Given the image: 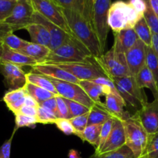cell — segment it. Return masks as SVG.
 Masks as SVG:
<instances>
[{
	"label": "cell",
	"instance_id": "11",
	"mask_svg": "<svg viewBox=\"0 0 158 158\" xmlns=\"http://www.w3.org/2000/svg\"><path fill=\"white\" fill-rule=\"evenodd\" d=\"M50 80L60 97L81 103L89 109L96 105L79 84L54 79H50Z\"/></svg>",
	"mask_w": 158,
	"mask_h": 158
},
{
	"label": "cell",
	"instance_id": "26",
	"mask_svg": "<svg viewBox=\"0 0 158 158\" xmlns=\"http://www.w3.org/2000/svg\"><path fill=\"white\" fill-rule=\"evenodd\" d=\"M102 125H87L82 132L78 133L76 136L80 137L83 141H86L89 144L93 145L96 150L98 148Z\"/></svg>",
	"mask_w": 158,
	"mask_h": 158
},
{
	"label": "cell",
	"instance_id": "16",
	"mask_svg": "<svg viewBox=\"0 0 158 158\" xmlns=\"http://www.w3.org/2000/svg\"><path fill=\"white\" fill-rule=\"evenodd\" d=\"M123 145H125V133L123 122L121 119L114 117L112 131L101 149L97 154H101L110 152V151L119 149Z\"/></svg>",
	"mask_w": 158,
	"mask_h": 158
},
{
	"label": "cell",
	"instance_id": "1",
	"mask_svg": "<svg viewBox=\"0 0 158 158\" xmlns=\"http://www.w3.org/2000/svg\"><path fill=\"white\" fill-rule=\"evenodd\" d=\"M62 12L73 36L90 52L92 56L97 57L103 54L90 23L81 14L72 9L62 8Z\"/></svg>",
	"mask_w": 158,
	"mask_h": 158
},
{
	"label": "cell",
	"instance_id": "36",
	"mask_svg": "<svg viewBox=\"0 0 158 158\" xmlns=\"http://www.w3.org/2000/svg\"><path fill=\"white\" fill-rule=\"evenodd\" d=\"M39 123L42 124H54L57 117L56 114L49 110L39 106L37 107V117Z\"/></svg>",
	"mask_w": 158,
	"mask_h": 158
},
{
	"label": "cell",
	"instance_id": "38",
	"mask_svg": "<svg viewBox=\"0 0 158 158\" xmlns=\"http://www.w3.org/2000/svg\"><path fill=\"white\" fill-rule=\"evenodd\" d=\"M14 115H15V130H18L21 127H34L37 123H39V120L36 117L23 115L20 113H17Z\"/></svg>",
	"mask_w": 158,
	"mask_h": 158
},
{
	"label": "cell",
	"instance_id": "47",
	"mask_svg": "<svg viewBox=\"0 0 158 158\" xmlns=\"http://www.w3.org/2000/svg\"><path fill=\"white\" fill-rule=\"evenodd\" d=\"M56 97H52V98L49 99V100H46V101L43 102L42 103H40V106H43V107L46 108V109L49 110L52 112H53L54 114H56L57 111V103H56ZM57 116V114H56Z\"/></svg>",
	"mask_w": 158,
	"mask_h": 158
},
{
	"label": "cell",
	"instance_id": "8",
	"mask_svg": "<svg viewBox=\"0 0 158 158\" xmlns=\"http://www.w3.org/2000/svg\"><path fill=\"white\" fill-rule=\"evenodd\" d=\"M50 63L67 71L80 80H93L99 77H107L102 69L94 63L93 57L86 61Z\"/></svg>",
	"mask_w": 158,
	"mask_h": 158
},
{
	"label": "cell",
	"instance_id": "45",
	"mask_svg": "<svg viewBox=\"0 0 158 158\" xmlns=\"http://www.w3.org/2000/svg\"><path fill=\"white\" fill-rule=\"evenodd\" d=\"M16 131L17 130H15L14 128V131L12 132L10 138L6 140V141H5L3 143V144L0 147V158H10L11 147H12V139H13L14 134H15Z\"/></svg>",
	"mask_w": 158,
	"mask_h": 158
},
{
	"label": "cell",
	"instance_id": "31",
	"mask_svg": "<svg viewBox=\"0 0 158 158\" xmlns=\"http://www.w3.org/2000/svg\"><path fill=\"white\" fill-rule=\"evenodd\" d=\"M89 158H137L133 154L131 150L127 146L126 144L123 145L119 149L115 151H110V152L105 153L101 154H93Z\"/></svg>",
	"mask_w": 158,
	"mask_h": 158
},
{
	"label": "cell",
	"instance_id": "48",
	"mask_svg": "<svg viewBox=\"0 0 158 158\" xmlns=\"http://www.w3.org/2000/svg\"><path fill=\"white\" fill-rule=\"evenodd\" d=\"M18 113L23 114V115L29 116V117H37V108L32 107V106H25L23 105L21 108H20L19 111Z\"/></svg>",
	"mask_w": 158,
	"mask_h": 158
},
{
	"label": "cell",
	"instance_id": "52",
	"mask_svg": "<svg viewBox=\"0 0 158 158\" xmlns=\"http://www.w3.org/2000/svg\"><path fill=\"white\" fill-rule=\"evenodd\" d=\"M150 6L158 18V0H148Z\"/></svg>",
	"mask_w": 158,
	"mask_h": 158
},
{
	"label": "cell",
	"instance_id": "24",
	"mask_svg": "<svg viewBox=\"0 0 158 158\" xmlns=\"http://www.w3.org/2000/svg\"><path fill=\"white\" fill-rule=\"evenodd\" d=\"M137 84L141 89L148 88L152 92L154 99H158V88L151 73L145 66L142 68L135 77Z\"/></svg>",
	"mask_w": 158,
	"mask_h": 158
},
{
	"label": "cell",
	"instance_id": "43",
	"mask_svg": "<svg viewBox=\"0 0 158 158\" xmlns=\"http://www.w3.org/2000/svg\"><path fill=\"white\" fill-rule=\"evenodd\" d=\"M56 103H57V117L63 119H69V111L68 105L66 102V99L60 96H56Z\"/></svg>",
	"mask_w": 158,
	"mask_h": 158
},
{
	"label": "cell",
	"instance_id": "17",
	"mask_svg": "<svg viewBox=\"0 0 158 158\" xmlns=\"http://www.w3.org/2000/svg\"><path fill=\"white\" fill-rule=\"evenodd\" d=\"M31 67H32V70L40 73L50 79L69 82V83H77V84H79V82H80V80L71 75L67 71L64 70L52 63H36Z\"/></svg>",
	"mask_w": 158,
	"mask_h": 158
},
{
	"label": "cell",
	"instance_id": "44",
	"mask_svg": "<svg viewBox=\"0 0 158 158\" xmlns=\"http://www.w3.org/2000/svg\"><path fill=\"white\" fill-rule=\"evenodd\" d=\"M16 2H9L0 0V24H2L5 20L9 16Z\"/></svg>",
	"mask_w": 158,
	"mask_h": 158
},
{
	"label": "cell",
	"instance_id": "6",
	"mask_svg": "<svg viewBox=\"0 0 158 158\" xmlns=\"http://www.w3.org/2000/svg\"><path fill=\"white\" fill-rule=\"evenodd\" d=\"M114 81L117 91L126 104L135 108L137 110L148 103V97L143 89L137 84L135 77H125L110 79Z\"/></svg>",
	"mask_w": 158,
	"mask_h": 158
},
{
	"label": "cell",
	"instance_id": "53",
	"mask_svg": "<svg viewBox=\"0 0 158 158\" xmlns=\"http://www.w3.org/2000/svg\"><path fill=\"white\" fill-rule=\"evenodd\" d=\"M68 157H69V158H81L79 152L76 151V150H70L69 152Z\"/></svg>",
	"mask_w": 158,
	"mask_h": 158
},
{
	"label": "cell",
	"instance_id": "13",
	"mask_svg": "<svg viewBox=\"0 0 158 158\" xmlns=\"http://www.w3.org/2000/svg\"><path fill=\"white\" fill-rule=\"evenodd\" d=\"M32 23H38L47 29L50 35V44L49 46L50 50H54L75 38L35 12L32 15Z\"/></svg>",
	"mask_w": 158,
	"mask_h": 158
},
{
	"label": "cell",
	"instance_id": "5",
	"mask_svg": "<svg viewBox=\"0 0 158 158\" xmlns=\"http://www.w3.org/2000/svg\"><path fill=\"white\" fill-rule=\"evenodd\" d=\"M125 133V144L137 158L143 155L148 142V135L141 123L134 116L122 120Z\"/></svg>",
	"mask_w": 158,
	"mask_h": 158
},
{
	"label": "cell",
	"instance_id": "10",
	"mask_svg": "<svg viewBox=\"0 0 158 158\" xmlns=\"http://www.w3.org/2000/svg\"><path fill=\"white\" fill-rule=\"evenodd\" d=\"M34 9L29 0H19L16 2L12 12L2 24L12 29L13 32L19 29H26L32 23Z\"/></svg>",
	"mask_w": 158,
	"mask_h": 158
},
{
	"label": "cell",
	"instance_id": "27",
	"mask_svg": "<svg viewBox=\"0 0 158 158\" xmlns=\"http://www.w3.org/2000/svg\"><path fill=\"white\" fill-rule=\"evenodd\" d=\"M113 117L104 108V106L94 105L89 109L88 115V125H102Z\"/></svg>",
	"mask_w": 158,
	"mask_h": 158
},
{
	"label": "cell",
	"instance_id": "22",
	"mask_svg": "<svg viewBox=\"0 0 158 158\" xmlns=\"http://www.w3.org/2000/svg\"><path fill=\"white\" fill-rule=\"evenodd\" d=\"M19 52L29 56L37 63H42L46 61L50 49L47 46L27 41Z\"/></svg>",
	"mask_w": 158,
	"mask_h": 158
},
{
	"label": "cell",
	"instance_id": "12",
	"mask_svg": "<svg viewBox=\"0 0 158 158\" xmlns=\"http://www.w3.org/2000/svg\"><path fill=\"white\" fill-rule=\"evenodd\" d=\"M133 116L138 120L149 135L158 133V99L145 103Z\"/></svg>",
	"mask_w": 158,
	"mask_h": 158
},
{
	"label": "cell",
	"instance_id": "18",
	"mask_svg": "<svg viewBox=\"0 0 158 158\" xmlns=\"http://www.w3.org/2000/svg\"><path fill=\"white\" fill-rule=\"evenodd\" d=\"M114 34V43L112 49L120 53H126L138 40L134 29H125Z\"/></svg>",
	"mask_w": 158,
	"mask_h": 158
},
{
	"label": "cell",
	"instance_id": "14",
	"mask_svg": "<svg viewBox=\"0 0 158 158\" xmlns=\"http://www.w3.org/2000/svg\"><path fill=\"white\" fill-rule=\"evenodd\" d=\"M146 45L138 39L135 44L125 53L131 77H135L139 71L146 66Z\"/></svg>",
	"mask_w": 158,
	"mask_h": 158
},
{
	"label": "cell",
	"instance_id": "35",
	"mask_svg": "<svg viewBox=\"0 0 158 158\" xmlns=\"http://www.w3.org/2000/svg\"><path fill=\"white\" fill-rule=\"evenodd\" d=\"M52 1L63 9H72L80 13L83 16L84 15L85 0H52Z\"/></svg>",
	"mask_w": 158,
	"mask_h": 158
},
{
	"label": "cell",
	"instance_id": "15",
	"mask_svg": "<svg viewBox=\"0 0 158 158\" xmlns=\"http://www.w3.org/2000/svg\"><path fill=\"white\" fill-rule=\"evenodd\" d=\"M0 73L10 89L23 87L26 83V73L19 66L0 61Z\"/></svg>",
	"mask_w": 158,
	"mask_h": 158
},
{
	"label": "cell",
	"instance_id": "39",
	"mask_svg": "<svg viewBox=\"0 0 158 158\" xmlns=\"http://www.w3.org/2000/svg\"><path fill=\"white\" fill-rule=\"evenodd\" d=\"M66 102L68 105V107H69V117L70 118L78 117V116L89 113V108L81 104V103L73 101V100H67V99H66Z\"/></svg>",
	"mask_w": 158,
	"mask_h": 158
},
{
	"label": "cell",
	"instance_id": "37",
	"mask_svg": "<svg viewBox=\"0 0 158 158\" xmlns=\"http://www.w3.org/2000/svg\"><path fill=\"white\" fill-rule=\"evenodd\" d=\"M146 1L147 9L144 12V14H143V19L146 21L152 34L158 35V18L151 9L149 2H148V0H146Z\"/></svg>",
	"mask_w": 158,
	"mask_h": 158
},
{
	"label": "cell",
	"instance_id": "34",
	"mask_svg": "<svg viewBox=\"0 0 158 158\" xmlns=\"http://www.w3.org/2000/svg\"><path fill=\"white\" fill-rule=\"evenodd\" d=\"M27 94V91H26L25 86L18 88V89H9L8 92H6L2 100L4 101V103H6L8 107L10 105L13 104L14 103H15L18 100H21L22 98L26 97Z\"/></svg>",
	"mask_w": 158,
	"mask_h": 158
},
{
	"label": "cell",
	"instance_id": "9",
	"mask_svg": "<svg viewBox=\"0 0 158 158\" xmlns=\"http://www.w3.org/2000/svg\"><path fill=\"white\" fill-rule=\"evenodd\" d=\"M29 2L33 8L34 12L40 14L49 22L73 35L62 12V8L56 4L52 0H29Z\"/></svg>",
	"mask_w": 158,
	"mask_h": 158
},
{
	"label": "cell",
	"instance_id": "33",
	"mask_svg": "<svg viewBox=\"0 0 158 158\" xmlns=\"http://www.w3.org/2000/svg\"><path fill=\"white\" fill-rule=\"evenodd\" d=\"M26 42H27L26 40L19 38L16 35H15L12 32L6 34L3 37L2 40V43L6 47L9 48L10 49H12V50L18 51V52L26 44Z\"/></svg>",
	"mask_w": 158,
	"mask_h": 158
},
{
	"label": "cell",
	"instance_id": "41",
	"mask_svg": "<svg viewBox=\"0 0 158 158\" xmlns=\"http://www.w3.org/2000/svg\"><path fill=\"white\" fill-rule=\"evenodd\" d=\"M88 115L89 113L87 114H83V115L78 116V117H73V118L69 119L72 123L73 127H74L76 131V134L78 133L82 132L88 125ZM75 134V135H76Z\"/></svg>",
	"mask_w": 158,
	"mask_h": 158
},
{
	"label": "cell",
	"instance_id": "30",
	"mask_svg": "<svg viewBox=\"0 0 158 158\" xmlns=\"http://www.w3.org/2000/svg\"><path fill=\"white\" fill-rule=\"evenodd\" d=\"M146 55V66L154 77L158 88V60L152 46H147Z\"/></svg>",
	"mask_w": 158,
	"mask_h": 158
},
{
	"label": "cell",
	"instance_id": "3",
	"mask_svg": "<svg viewBox=\"0 0 158 158\" xmlns=\"http://www.w3.org/2000/svg\"><path fill=\"white\" fill-rule=\"evenodd\" d=\"M92 57L90 52L77 39L73 38L54 50H50L44 63L81 62L90 60Z\"/></svg>",
	"mask_w": 158,
	"mask_h": 158
},
{
	"label": "cell",
	"instance_id": "50",
	"mask_svg": "<svg viewBox=\"0 0 158 158\" xmlns=\"http://www.w3.org/2000/svg\"><path fill=\"white\" fill-rule=\"evenodd\" d=\"M11 32H13V31L12 30L10 27H9V26L5 24H0V41H2V38L6 34Z\"/></svg>",
	"mask_w": 158,
	"mask_h": 158
},
{
	"label": "cell",
	"instance_id": "55",
	"mask_svg": "<svg viewBox=\"0 0 158 158\" xmlns=\"http://www.w3.org/2000/svg\"><path fill=\"white\" fill-rule=\"evenodd\" d=\"M5 1H9V2H18L19 0H5Z\"/></svg>",
	"mask_w": 158,
	"mask_h": 158
},
{
	"label": "cell",
	"instance_id": "42",
	"mask_svg": "<svg viewBox=\"0 0 158 158\" xmlns=\"http://www.w3.org/2000/svg\"><path fill=\"white\" fill-rule=\"evenodd\" d=\"M54 124L57 127L60 131L65 134L66 135H71V134H76V131L73 127L70 120L69 119L57 118Z\"/></svg>",
	"mask_w": 158,
	"mask_h": 158
},
{
	"label": "cell",
	"instance_id": "25",
	"mask_svg": "<svg viewBox=\"0 0 158 158\" xmlns=\"http://www.w3.org/2000/svg\"><path fill=\"white\" fill-rule=\"evenodd\" d=\"M26 82L46 89L52 94H55L56 96H59L58 93H57L55 86L51 82L50 79L46 76L43 75V74L40 73L32 70V69L26 73Z\"/></svg>",
	"mask_w": 158,
	"mask_h": 158
},
{
	"label": "cell",
	"instance_id": "21",
	"mask_svg": "<svg viewBox=\"0 0 158 158\" xmlns=\"http://www.w3.org/2000/svg\"><path fill=\"white\" fill-rule=\"evenodd\" d=\"M3 44V43H2ZM0 61L12 63L21 67L24 66H32L36 64V62L28 56L24 55L18 51L12 50L3 45L2 52Z\"/></svg>",
	"mask_w": 158,
	"mask_h": 158
},
{
	"label": "cell",
	"instance_id": "51",
	"mask_svg": "<svg viewBox=\"0 0 158 158\" xmlns=\"http://www.w3.org/2000/svg\"><path fill=\"white\" fill-rule=\"evenodd\" d=\"M151 46L155 52L158 60V35L152 34V45H151Z\"/></svg>",
	"mask_w": 158,
	"mask_h": 158
},
{
	"label": "cell",
	"instance_id": "46",
	"mask_svg": "<svg viewBox=\"0 0 158 158\" xmlns=\"http://www.w3.org/2000/svg\"><path fill=\"white\" fill-rule=\"evenodd\" d=\"M96 0H85L84 3V18L90 23L91 25V17H92L93 6Z\"/></svg>",
	"mask_w": 158,
	"mask_h": 158
},
{
	"label": "cell",
	"instance_id": "29",
	"mask_svg": "<svg viewBox=\"0 0 158 158\" xmlns=\"http://www.w3.org/2000/svg\"><path fill=\"white\" fill-rule=\"evenodd\" d=\"M134 30L137 34V38L141 40L147 46H151L152 45V32L148 27L145 19H140L134 27Z\"/></svg>",
	"mask_w": 158,
	"mask_h": 158
},
{
	"label": "cell",
	"instance_id": "7",
	"mask_svg": "<svg viewBox=\"0 0 158 158\" xmlns=\"http://www.w3.org/2000/svg\"><path fill=\"white\" fill-rule=\"evenodd\" d=\"M111 3V0H96L92 10L91 26L103 53L110 30L107 24V15Z\"/></svg>",
	"mask_w": 158,
	"mask_h": 158
},
{
	"label": "cell",
	"instance_id": "19",
	"mask_svg": "<svg viewBox=\"0 0 158 158\" xmlns=\"http://www.w3.org/2000/svg\"><path fill=\"white\" fill-rule=\"evenodd\" d=\"M126 103L120 96L110 93L105 96L104 108L113 117L121 119L122 120L131 117V114L124 110Z\"/></svg>",
	"mask_w": 158,
	"mask_h": 158
},
{
	"label": "cell",
	"instance_id": "54",
	"mask_svg": "<svg viewBox=\"0 0 158 158\" xmlns=\"http://www.w3.org/2000/svg\"><path fill=\"white\" fill-rule=\"evenodd\" d=\"M2 49H3V44L2 43V41H0V59H1L2 52Z\"/></svg>",
	"mask_w": 158,
	"mask_h": 158
},
{
	"label": "cell",
	"instance_id": "4",
	"mask_svg": "<svg viewBox=\"0 0 158 158\" xmlns=\"http://www.w3.org/2000/svg\"><path fill=\"white\" fill-rule=\"evenodd\" d=\"M93 60L106 74L107 78L113 79L131 76L125 54L115 52L113 49L100 56L93 57Z\"/></svg>",
	"mask_w": 158,
	"mask_h": 158
},
{
	"label": "cell",
	"instance_id": "32",
	"mask_svg": "<svg viewBox=\"0 0 158 158\" xmlns=\"http://www.w3.org/2000/svg\"><path fill=\"white\" fill-rule=\"evenodd\" d=\"M140 158H158V133L148 135L144 151Z\"/></svg>",
	"mask_w": 158,
	"mask_h": 158
},
{
	"label": "cell",
	"instance_id": "2",
	"mask_svg": "<svg viewBox=\"0 0 158 158\" xmlns=\"http://www.w3.org/2000/svg\"><path fill=\"white\" fill-rule=\"evenodd\" d=\"M143 17L128 1L117 0L110 6L107 24L114 33L125 29H134L136 23Z\"/></svg>",
	"mask_w": 158,
	"mask_h": 158
},
{
	"label": "cell",
	"instance_id": "23",
	"mask_svg": "<svg viewBox=\"0 0 158 158\" xmlns=\"http://www.w3.org/2000/svg\"><path fill=\"white\" fill-rule=\"evenodd\" d=\"M25 29L29 34L32 43L49 47L50 44V35L44 26L38 23H31Z\"/></svg>",
	"mask_w": 158,
	"mask_h": 158
},
{
	"label": "cell",
	"instance_id": "20",
	"mask_svg": "<svg viewBox=\"0 0 158 158\" xmlns=\"http://www.w3.org/2000/svg\"><path fill=\"white\" fill-rule=\"evenodd\" d=\"M79 85L94 103L100 106H104V103L100 101V97L102 96L105 97L106 94L112 93L111 89L107 86L97 84L90 80H80Z\"/></svg>",
	"mask_w": 158,
	"mask_h": 158
},
{
	"label": "cell",
	"instance_id": "49",
	"mask_svg": "<svg viewBox=\"0 0 158 158\" xmlns=\"http://www.w3.org/2000/svg\"><path fill=\"white\" fill-rule=\"evenodd\" d=\"M24 105L25 106H32V107H36V108L40 106V104L37 103L36 100H35L33 97H31L30 95H29V94H27V95L25 97Z\"/></svg>",
	"mask_w": 158,
	"mask_h": 158
},
{
	"label": "cell",
	"instance_id": "28",
	"mask_svg": "<svg viewBox=\"0 0 158 158\" xmlns=\"http://www.w3.org/2000/svg\"><path fill=\"white\" fill-rule=\"evenodd\" d=\"M24 86L26 88V91H27V94L32 97H33L39 104L49 100V99L52 98V97H56L55 94H52L49 91L43 89L41 87H39L37 86H35L32 83H27V82H26Z\"/></svg>",
	"mask_w": 158,
	"mask_h": 158
},
{
	"label": "cell",
	"instance_id": "40",
	"mask_svg": "<svg viewBox=\"0 0 158 158\" xmlns=\"http://www.w3.org/2000/svg\"><path fill=\"white\" fill-rule=\"evenodd\" d=\"M113 123H114V117H111L110 119H109L107 121H106L102 125L100 134V140H99V145L98 148L95 150V154H97L100 151V150L101 149L106 140H107L108 137H109L110 134L112 131Z\"/></svg>",
	"mask_w": 158,
	"mask_h": 158
}]
</instances>
